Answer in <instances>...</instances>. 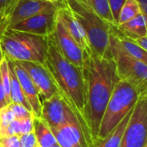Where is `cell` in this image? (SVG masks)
<instances>
[{"instance_id": "obj_20", "label": "cell", "mask_w": 147, "mask_h": 147, "mask_svg": "<svg viewBox=\"0 0 147 147\" xmlns=\"http://www.w3.org/2000/svg\"><path fill=\"white\" fill-rule=\"evenodd\" d=\"M8 65H9V78H10V100H11V102L22 104V106L27 108L29 111H31V109H30L27 100L25 99V96L22 91L19 82L15 75L12 65L9 59H8Z\"/></svg>"}, {"instance_id": "obj_38", "label": "cell", "mask_w": 147, "mask_h": 147, "mask_svg": "<svg viewBox=\"0 0 147 147\" xmlns=\"http://www.w3.org/2000/svg\"><path fill=\"white\" fill-rule=\"evenodd\" d=\"M35 147H40V146H39V145L37 144V145H36V146H35Z\"/></svg>"}, {"instance_id": "obj_18", "label": "cell", "mask_w": 147, "mask_h": 147, "mask_svg": "<svg viewBox=\"0 0 147 147\" xmlns=\"http://www.w3.org/2000/svg\"><path fill=\"white\" fill-rule=\"evenodd\" d=\"M133 110L119 123V125L104 139H97L93 141L90 147H119L120 143L124 134V131L127 126L129 118L132 115Z\"/></svg>"}, {"instance_id": "obj_5", "label": "cell", "mask_w": 147, "mask_h": 147, "mask_svg": "<svg viewBox=\"0 0 147 147\" xmlns=\"http://www.w3.org/2000/svg\"><path fill=\"white\" fill-rule=\"evenodd\" d=\"M139 97L140 94L132 84L120 79L103 113L97 139L107 137L134 109Z\"/></svg>"}, {"instance_id": "obj_11", "label": "cell", "mask_w": 147, "mask_h": 147, "mask_svg": "<svg viewBox=\"0 0 147 147\" xmlns=\"http://www.w3.org/2000/svg\"><path fill=\"white\" fill-rule=\"evenodd\" d=\"M34 84L40 97L46 100L58 91V88L46 66L34 62H19Z\"/></svg>"}, {"instance_id": "obj_26", "label": "cell", "mask_w": 147, "mask_h": 147, "mask_svg": "<svg viewBox=\"0 0 147 147\" xmlns=\"http://www.w3.org/2000/svg\"><path fill=\"white\" fill-rule=\"evenodd\" d=\"M34 116H30V117H26L18 120L21 127V135L34 132Z\"/></svg>"}, {"instance_id": "obj_14", "label": "cell", "mask_w": 147, "mask_h": 147, "mask_svg": "<svg viewBox=\"0 0 147 147\" xmlns=\"http://www.w3.org/2000/svg\"><path fill=\"white\" fill-rule=\"evenodd\" d=\"M57 17L64 24V26L76 40V42L79 45L84 54L87 57L90 55L92 53V51L90 49L86 33L82 26L78 23V22L75 19L70 9L66 7V5H65L64 0L62 4L57 9Z\"/></svg>"}, {"instance_id": "obj_23", "label": "cell", "mask_w": 147, "mask_h": 147, "mask_svg": "<svg viewBox=\"0 0 147 147\" xmlns=\"http://www.w3.org/2000/svg\"><path fill=\"white\" fill-rule=\"evenodd\" d=\"M15 119V115L9 109L8 105L0 109V138L5 137V132L8 126Z\"/></svg>"}, {"instance_id": "obj_30", "label": "cell", "mask_w": 147, "mask_h": 147, "mask_svg": "<svg viewBox=\"0 0 147 147\" xmlns=\"http://www.w3.org/2000/svg\"><path fill=\"white\" fill-rule=\"evenodd\" d=\"M21 135V127L20 122L18 120L15 119L7 127L5 132V137L7 136H20Z\"/></svg>"}, {"instance_id": "obj_19", "label": "cell", "mask_w": 147, "mask_h": 147, "mask_svg": "<svg viewBox=\"0 0 147 147\" xmlns=\"http://www.w3.org/2000/svg\"><path fill=\"white\" fill-rule=\"evenodd\" d=\"M34 134L40 147H51L57 144L55 137L46 121L40 117L34 119Z\"/></svg>"}, {"instance_id": "obj_17", "label": "cell", "mask_w": 147, "mask_h": 147, "mask_svg": "<svg viewBox=\"0 0 147 147\" xmlns=\"http://www.w3.org/2000/svg\"><path fill=\"white\" fill-rule=\"evenodd\" d=\"M116 27L121 34L131 40L147 36L146 16L143 14L137 16L123 24L116 25Z\"/></svg>"}, {"instance_id": "obj_31", "label": "cell", "mask_w": 147, "mask_h": 147, "mask_svg": "<svg viewBox=\"0 0 147 147\" xmlns=\"http://www.w3.org/2000/svg\"><path fill=\"white\" fill-rule=\"evenodd\" d=\"M9 16L0 12V39L2 38L4 32L9 28Z\"/></svg>"}, {"instance_id": "obj_35", "label": "cell", "mask_w": 147, "mask_h": 147, "mask_svg": "<svg viewBox=\"0 0 147 147\" xmlns=\"http://www.w3.org/2000/svg\"><path fill=\"white\" fill-rule=\"evenodd\" d=\"M4 58H5V56H4V53H3V50H2L1 44H0V65H1V64H2V62H3V60L4 59Z\"/></svg>"}, {"instance_id": "obj_3", "label": "cell", "mask_w": 147, "mask_h": 147, "mask_svg": "<svg viewBox=\"0 0 147 147\" xmlns=\"http://www.w3.org/2000/svg\"><path fill=\"white\" fill-rule=\"evenodd\" d=\"M48 36L8 28L0 39V44L4 56L11 61L44 65L48 49Z\"/></svg>"}, {"instance_id": "obj_1", "label": "cell", "mask_w": 147, "mask_h": 147, "mask_svg": "<svg viewBox=\"0 0 147 147\" xmlns=\"http://www.w3.org/2000/svg\"><path fill=\"white\" fill-rule=\"evenodd\" d=\"M82 69L86 81L84 117L91 144L97 139L103 113L120 78L113 59L93 53L85 59Z\"/></svg>"}, {"instance_id": "obj_33", "label": "cell", "mask_w": 147, "mask_h": 147, "mask_svg": "<svg viewBox=\"0 0 147 147\" xmlns=\"http://www.w3.org/2000/svg\"><path fill=\"white\" fill-rule=\"evenodd\" d=\"M134 42H135L140 47H141L143 50L147 51V36L145 37H138L134 40H132Z\"/></svg>"}, {"instance_id": "obj_2", "label": "cell", "mask_w": 147, "mask_h": 147, "mask_svg": "<svg viewBox=\"0 0 147 147\" xmlns=\"http://www.w3.org/2000/svg\"><path fill=\"white\" fill-rule=\"evenodd\" d=\"M44 65L50 72L58 91L76 114L90 137L84 117L86 104V81L83 69L69 62L61 54L52 34L48 36V49Z\"/></svg>"}, {"instance_id": "obj_21", "label": "cell", "mask_w": 147, "mask_h": 147, "mask_svg": "<svg viewBox=\"0 0 147 147\" xmlns=\"http://www.w3.org/2000/svg\"><path fill=\"white\" fill-rule=\"evenodd\" d=\"M140 14H143V13L140 7V4L138 3V2L136 0H126L121 9L117 25L123 24V23L134 19V17H136L137 16H139Z\"/></svg>"}, {"instance_id": "obj_28", "label": "cell", "mask_w": 147, "mask_h": 147, "mask_svg": "<svg viewBox=\"0 0 147 147\" xmlns=\"http://www.w3.org/2000/svg\"><path fill=\"white\" fill-rule=\"evenodd\" d=\"M17 2L18 0H0V12L9 17Z\"/></svg>"}, {"instance_id": "obj_37", "label": "cell", "mask_w": 147, "mask_h": 147, "mask_svg": "<svg viewBox=\"0 0 147 147\" xmlns=\"http://www.w3.org/2000/svg\"><path fill=\"white\" fill-rule=\"evenodd\" d=\"M51 147H60L58 144H56V145H54V146H51Z\"/></svg>"}, {"instance_id": "obj_9", "label": "cell", "mask_w": 147, "mask_h": 147, "mask_svg": "<svg viewBox=\"0 0 147 147\" xmlns=\"http://www.w3.org/2000/svg\"><path fill=\"white\" fill-rule=\"evenodd\" d=\"M52 35L61 54L74 65L83 68L84 62L87 56L57 16L54 30Z\"/></svg>"}, {"instance_id": "obj_7", "label": "cell", "mask_w": 147, "mask_h": 147, "mask_svg": "<svg viewBox=\"0 0 147 147\" xmlns=\"http://www.w3.org/2000/svg\"><path fill=\"white\" fill-rule=\"evenodd\" d=\"M147 94L141 95L135 104L119 147L147 146Z\"/></svg>"}, {"instance_id": "obj_39", "label": "cell", "mask_w": 147, "mask_h": 147, "mask_svg": "<svg viewBox=\"0 0 147 147\" xmlns=\"http://www.w3.org/2000/svg\"><path fill=\"white\" fill-rule=\"evenodd\" d=\"M145 147H147V146H145Z\"/></svg>"}, {"instance_id": "obj_8", "label": "cell", "mask_w": 147, "mask_h": 147, "mask_svg": "<svg viewBox=\"0 0 147 147\" xmlns=\"http://www.w3.org/2000/svg\"><path fill=\"white\" fill-rule=\"evenodd\" d=\"M40 118L50 127H58L72 121L80 122L76 114L59 92H57L48 99L42 100Z\"/></svg>"}, {"instance_id": "obj_27", "label": "cell", "mask_w": 147, "mask_h": 147, "mask_svg": "<svg viewBox=\"0 0 147 147\" xmlns=\"http://www.w3.org/2000/svg\"><path fill=\"white\" fill-rule=\"evenodd\" d=\"M20 147H35L37 145V140L35 135L33 133L22 134L19 136Z\"/></svg>"}, {"instance_id": "obj_22", "label": "cell", "mask_w": 147, "mask_h": 147, "mask_svg": "<svg viewBox=\"0 0 147 147\" xmlns=\"http://www.w3.org/2000/svg\"><path fill=\"white\" fill-rule=\"evenodd\" d=\"M90 8H91L97 15L110 24L115 25L111 15L108 0H79Z\"/></svg>"}, {"instance_id": "obj_24", "label": "cell", "mask_w": 147, "mask_h": 147, "mask_svg": "<svg viewBox=\"0 0 147 147\" xmlns=\"http://www.w3.org/2000/svg\"><path fill=\"white\" fill-rule=\"evenodd\" d=\"M8 107L13 112V114L15 115V118L17 119V120L26 118V117L34 116L31 111H29L27 108H25L22 104L11 102V103L8 104Z\"/></svg>"}, {"instance_id": "obj_25", "label": "cell", "mask_w": 147, "mask_h": 147, "mask_svg": "<svg viewBox=\"0 0 147 147\" xmlns=\"http://www.w3.org/2000/svg\"><path fill=\"white\" fill-rule=\"evenodd\" d=\"M125 1L126 0H108L109 9H110L111 15L113 16V19H114L115 25H117L119 15H120L121 9Z\"/></svg>"}, {"instance_id": "obj_34", "label": "cell", "mask_w": 147, "mask_h": 147, "mask_svg": "<svg viewBox=\"0 0 147 147\" xmlns=\"http://www.w3.org/2000/svg\"><path fill=\"white\" fill-rule=\"evenodd\" d=\"M138 2V3L140 4V7L142 10V13L146 16V10H147V0H136Z\"/></svg>"}, {"instance_id": "obj_16", "label": "cell", "mask_w": 147, "mask_h": 147, "mask_svg": "<svg viewBox=\"0 0 147 147\" xmlns=\"http://www.w3.org/2000/svg\"><path fill=\"white\" fill-rule=\"evenodd\" d=\"M111 32L114 34V35L116 39L117 44L119 45V47L124 53H126L127 55L133 57L134 59H136L138 60H140V61L147 64V51L143 50L135 42H134L131 39L121 34L119 32V30L117 29L116 25L112 26Z\"/></svg>"}, {"instance_id": "obj_32", "label": "cell", "mask_w": 147, "mask_h": 147, "mask_svg": "<svg viewBox=\"0 0 147 147\" xmlns=\"http://www.w3.org/2000/svg\"><path fill=\"white\" fill-rule=\"evenodd\" d=\"M7 101H6V96H5V91L2 84V80H1V76H0V109L7 106Z\"/></svg>"}, {"instance_id": "obj_13", "label": "cell", "mask_w": 147, "mask_h": 147, "mask_svg": "<svg viewBox=\"0 0 147 147\" xmlns=\"http://www.w3.org/2000/svg\"><path fill=\"white\" fill-rule=\"evenodd\" d=\"M9 62L12 65L15 75L19 82L22 91L31 109L33 115H34V117H40L41 101L37 89L35 88L26 71L19 64V62L11 60H9Z\"/></svg>"}, {"instance_id": "obj_4", "label": "cell", "mask_w": 147, "mask_h": 147, "mask_svg": "<svg viewBox=\"0 0 147 147\" xmlns=\"http://www.w3.org/2000/svg\"><path fill=\"white\" fill-rule=\"evenodd\" d=\"M64 2L85 31L92 53L105 57L113 24L103 20L91 8L79 0H64Z\"/></svg>"}, {"instance_id": "obj_36", "label": "cell", "mask_w": 147, "mask_h": 147, "mask_svg": "<svg viewBox=\"0 0 147 147\" xmlns=\"http://www.w3.org/2000/svg\"><path fill=\"white\" fill-rule=\"evenodd\" d=\"M46 1L49 2V3H57V2H59L60 0H46Z\"/></svg>"}, {"instance_id": "obj_10", "label": "cell", "mask_w": 147, "mask_h": 147, "mask_svg": "<svg viewBox=\"0 0 147 147\" xmlns=\"http://www.w3.org/2000/svg\"><path fill=\"white\" fill-rule=\"evenodd\" d=\"M62 3H59V4L53 8L44 10L17 23L16 25L10 28V29L40 36L50 35L54 30L57 9L62 4Z\"/></svg>"}, {"instance_id": "obj_12", "label": "cell", "mask_w": 147, "mask_h": 147, "mask_svg": "<svg viewBox=\"0 0 147 147\" xmlns=\"http://www.w3.org/2000/svg\"><path fill=\"white\" fill-rule=\"evenodd\" d=\"M50 128L60 147H90V139L78 121Z\"/></svg>"}, {"instance_id": "obj_29", "label": "cell", "mask_w": 147, "mask_h": 147, "mask_svg": "<svg viewBox=\"0 0 147 147\" xmlns=\"http://www.w3.org/2000/svg\"><path fill=\"white\" fill-rule=\"evenodd\" d=\"M0 147H20L18 136H7L0 138Z\"/></svg>"}, {"instance_id": "obj_15", "label": "cell", "mask_w": 147, "mask_h": 147, "mask_svg": "<svg viewBox=\"0 0 147 147\" xmlns=\"http://www.w3.org/2000/svg\"><path fill=\"white\" fill-rule=\"evenodd\" d=\"M59 3V1L55 3H52L46 0H18L16 7L9 16V28L44 10L57 6Z\"/></svg>"}, {"instance_id": "obj_6", "label": "cell", "mask_w": 147, "mask_h": 147, "mask_svg": "<svg viewBox=\"0 0 147 147\" xmlns=\"http://www.w3.org/2000/svg\"><path fill=\"white\" fill-rule=\"evenodd\" d=\"M105 57L114 60L117 75L121 80L132 84L140 96L147 94V64L124 53L111 31Z\"/></svg>"}]
</instances>
